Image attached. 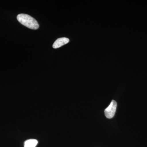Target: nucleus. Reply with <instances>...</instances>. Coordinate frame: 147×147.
Instances as JSON below:
<instances>
[{
	"label": "nucleus",
	"instance_id": "obj_1",
	"mask_svg": "<svg viewBox=\"0 0 147 147\" xmlns=\"http://www.w3.org/2000/svg\"><path fill=\"white\" fill-rule=\"evenodd\" d=\"M17 19L19 23L32 30H37L39 28L37 21L31 16L24 13L18 14Z\"/></svg>",
	"mask_w": 147,
	"mask_h": 147
},
{
	"label": "nucleus",
	"instance_id": "obj_2",
	"mask_svg": "<svg viewBox=\"0 0 147 147\" xmlns=\"http://www.w3.org/2000/svg\"><path fill=\"white\" fill-rule=\"evenodd\" d=\"M117 107V103L115 100H112L110 105L104 111L105 117L107 118L111 119L114 117L115 113Z\"/></svg>",
	"mask_w": 147,
	"mask_h": 147
},
{
	"label": "nucleus",
	"instance_id": "obj_3",
	"mask_svg": "<svg viewBox=\"0 0 147 147\" xmlns=\"http://www.w3.org/2000/svg\"><path fill=\"white\" fill-rule=\"evenodd\" d=\"M69 40L67 38H58L54 42L53 45L54 48H58L61 47L63 45H65L69 42Z\"/></svg>",
	"mask_w": 147,
	"mask_h": 147
},
{
	"label": "nucleus",
	"instance_id": "obj_4",
	"mask_svg": "<svg viewBox=\"0 0 147 147\" xmlns=\"http://www.w3.org/2000/svg\"><path fill=\"white\" fill-rule=\"evenodd\" d=\"M38 143V142L36 139H29L25 142L24 147H36Z\"/></svg>",
	"mask_w": 147,
	"mask_h": 147
}]
</instances>
